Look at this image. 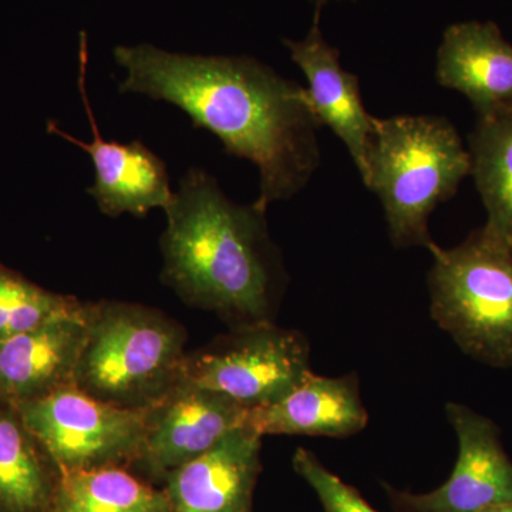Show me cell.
<instances>
[{
  "label": "cell",
  "mask_w": 512,
  "mask_h": 512,
  "mask_svg": "<svg viewBox=\"0 0 512 512\" xmlns=\"http://www.w3.org/2000/svg\"><path fill=\"white\" fill-rule=\"evenodd\" d=\"M62 473L136 464L147 410L100 402L74 386L15 406Z\"/></svg>",
  "instance_id": "7"
},
{
  "label": "cell",
  "mask_w": 512,
  "mask_h": 512,
  "mask_svg": "<svg viewBox=\"0 0 512 512\" xmlns=\"http://www.w3.org/2000/svg\"><path fill=\"white\" fill-rule=\"evenodd\" d=\"M481 512H512V501L511 503L494 505V507L487 508V510Z\"/></svg>",
  "instance_id": "22"
},
{
  "label": "cell",
  "mask_w": 512,
  "mask_h": 512,
  "mask_svg": "<svg viewBox=\"0 0 512 512\" xmlns=\"http://www.w3.org/2000/svg\"><path fill=\"white\" fill-rule=\"evenodd\" d=\"M440 86L464 94L478 117L512 107V45L493 20L454 23L437 50Z\"/></svg>",
  "instance_id": "14"
},
{
  "label": "cell",
  "mask_w": 512,
  "mask_h": 512,
  "mask_svg": "<svg viewBox=\"0 0 512 512\" xmlns=\"http://www.w3.org/2000/svg\"><path fill=\"white\" fill-rule=\"evenodd\" d=\"M313 6H315V15L320 18V13H322L323 8L328 5L329 2H340V0H311Z\"/></svg>",
  "instance_id": "21"
},
{
  "label": "cell",
  "mask_w": 512,
  "mask_h": 512,
  "mask_svg": "<svg viewBox=\"0 0 512 512\" xmlns=\"http://www.w3.org/2000/svg\"><path fill=\"white\" fill-rule=\"evenodd\" d=\"M83 308L0 342V403L18 406L73 386L86 340Z\"/></svg>",
  "instance_id": "13"
},
{
  "label": "cell",
  "mask_w": 512,
  "mask_h": 512,
  "mask_svg": "<svg viewBox=\"0 0 512 512\" xmlns=\"http://www.w3.org/2000/svg\"><path fill=\"white\" fill-rule=\"evenodd\" d=\"M284 45L308 80L306 97L313 116L343 141L365 183L377 119L365 109L359 79L343 69L339 50L326 42L318 16H313L305 39H284Z\"/></svg>",
  "instance_id": "11"
},
{
  "label": "cell",
  "mask_w": 512,
  "mask_h": 512,
  "mask_svg": "<svg viewBox=\"0 0 512 512\" xmlns=\"http://www.w3.org/2000/svg\"><path fill=\"white\" fill-rule=\"evenodd\" d=\"M248 412L247 407L224 394L177 384L147 409L137 463L154 476L167 477L207 453L231 431L245 426Z\"/></svg>",
  "instance_id": "9"
},
{
  "label": "cell",
  "mask_w": 512,
  "mask_h": 512,
  "mask_svg": "<svg viewBox=\"0 0 512 512\" xmlns=\"http://www.w3.org/2000/svg\"><path fill=\"white\" fill-rule=\"evenodd\" d=\"M431 316L466 355L512 367V254L484 227L456 248L431 249Z\"/></svg>",
  "instance_id": "5"
},
{
  "label": "cell",
  "mask_w": 512,
  "mask_h": 512,
  "mask_svg": "<svg viewBox=\"0 0 512 512\" xmlns=\"http://www.w3.org/2000/svg\"><path fill=\"white\" fill-rule=\"evenodd\" d=\"M446 414L458 440L453 473L430 493L390 490L393 503L404 512H481L511 503L512 461L494 421L458 403H448Z\"/></svg>",
  "instance_id": "8"
},
{
  "label": "cell",
  "mask_w": 512,
  "mask_h": 512,
  "mask_svg": "<svg viewBox=\"0 0 512 512\" xmlns=\"http://www.w3.org/2000/svg\"><path fill=\"white\" fill-rule=\"evenodd\" d=\"M262 437L247 426L165 477L173 512H252Z\"/></svg>",
  "instance_id": "12"
},
{
  "label": "cell",
  "mask_w": 512,
  "mask_h": 512,
  "mask_svg": "<svg viewBox=\"0 0 512 512\" xmlns=\"http://www.w3.org/2000/svg\"><path fill=\"white\" fill-rule=\"evenodd\" d=\"M293 468L315 491L325 512H377L367 504L356 488L343 483L320 463L312 451L299 448L293 456Z\"/></svg>",
  "instance_id": "20"
},
{
  "label": "cell",
  "mask_w": 512,
  "mask_h": 512,
  "mask_svg": "<svg viewBox=\"0 0 512 512\" xmlns=\"http://www.w3.org/2000/svg\"><path fill=\"white\" fill-rule=\"evenodd\" d=\"M113 56L126 72L120 93L173 104L220 138L225 153L256 165L258 207L291 200L318 170L320 126L305 87L255 57L187 55L150 43L114 47Z\"/></svg>",
  "instance_id": "1"
},
{
  "label": "cell",
  "mask_w": 512,
  "mask_h": 512,
  "mask_svg": "<svg viewBox=\"0 0 512 512\" xmlns=\"http://www.w3.org/2000/svg\"><path fill=\"white\" fill-rule=\"evenodd\" d=\"M86 340L73 386L100 402L147 410L180 383L187 333L137 303H84Z\"/></svg>",
  "instance_id": "4"
},
{
  "label": "cell",
  "mask_w": 512,
  "mask_h": 512,
  "mask_svg": "<svg viewBox=\"0 0 512 512\" xmlns=\"http://www.w3.org/2000/svg\"><path fill=\"white\" fill-rule=\"evenodd\" d=\"M471 175L470 151L439 116L377 119L365 185L382 202L397 248L433 249L429 217Z\"/></svg>",
  "instance_id": "3"
},
{
  "label": "cell",
  "mask_w": 512,
  "mask_h": 512,
  "mask_svg": "<svg viewBox=\"0 0 512 512\" xmlns=\"http://www.w3.org/2000/svg\"><path fill=\"white\" fill-rule=\"evenodd\" d=\"M70 295L50 292L0 265V342L82 309Z\"/></svg>",
  "instance_id": "19"
},
{
  "label": "cell",
  "mask_w": 512,
  "mask_h": 512,
  "mask_svg": "<svg viewBox=\"0 0 512 512\" xmlns=\"http://www.w3.org/2000/svg\"><path fill=\"white\" fill-rule=\"evenodd\" d=\"M49 512H173L156 490L124 467L62 473Z\"/></svg>",
  "instance_id": "18"
},
{
  "label": "cell",
  "mask_w": 512,
  "mask_h": 512,
  "mask_svg": "<svg viewBox=\"0 0 512 512\" xmlns=\"http://www.w3.org/2000/svg\"><path fill=\"white\" fill-rule=\"evenodd\" d=\"M87 59V40L86 35L82 33L77 86L92 127L93 141L84 143L77 140L55 124L52 126L53 133L76 144L92 158L96 180L92 187L87 188V194L94 198L104 215L117 218L123 214H130L133 217L144 218L154 208L164 210L174 194L167 165L141 141L124 144L104 140L94 119L89 94L86 92Z\"/></svg>",
  "instance_id": "10"
},
{
  "label": "cell",
  "mask_w": 512,
  "mask_h": 512,
  "mask_svg": "<svg viewBox=\"0 0 512 512\" xmlns=\"http://www.w3.org/2000/svg\"><path fill=\"white\" fill-rule=\"evenodd\" d=\"M468 143L471 175L487 210L484 229L512 254V107L478 117Z\"/></svg>",
  "instance_id": "17"
},
{
  "label": "cell",
  "mask_w": 512,
  "mask_h": 512,
  "mask_svg": "<svg viewBox=\"0 0 512 512\" xmlns=\"http://www.w3.org/2000/svg\"><path fill=\"white\" fill-rule=\"evenodd\" d=\"M60 478L16 407L0 403V512H49Z\"/></svg>",
  "instance_id": "16"
},
{
  "label": "cell",
  "mask_w": 512,
  "mask_h": 512,
  "mask_svg": "<svg viewBox=\"0 0 512 512\" xmlns=\"http://www.w3.org/2000/svg\"><path fill=\"white\" fill-rule=\"evenodd\" d=\"M164 212V284L188 305L235 326L272 320L285 269L266 210L229 200L214 175L192 167Z\"/></svg>",
  "instance_id": "2"
},
{
  "label": "cell",
  "mask_w": 512,
  "mask_h": 512,
  "mask_svg": "<svg viewBox=\"0 0 512 512\" xmlns=\"http://www.w3.org/2000/svg\"><path fill=\"white\" fill-rule=\"evenodd\" d=\"M367 420L355 375L311 373L285 399L249 410L245 426L261 437L285 434L343 439L365 429Z\"/></svg>",
  "instance_id": "15"
},
{
  "label": "cell",
  "mask_w": 512,
  "mask_h": 512,
  "mask_svg": "<svg viewBox=\"0 0 512 512\" xmlns=\"http://www.w3.org/2000/svg\"><path fill=\"white\" fill-rule=\"evenodd\" d=\"M309 343L298 330L272 320L235 326L197 352L187 353L180 383L228 396L248 410L285 399L311 375ZM178 383V384H180Z\"/></svg>",
  "instance_id": "6"
}]
</instances>
